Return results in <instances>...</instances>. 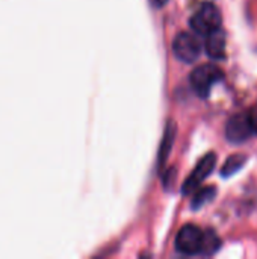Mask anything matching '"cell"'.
<instances>
[{"label":"cell","instance_id":"277c9868","mask_svg":"<svg viewBox=\"0 0 257 259\" xmlns=\"http://www.w3.org/2000/svg\"><path fill=\"white\" fill-rule=\"evenodd\" d=\"M203 237L204 232L198 226L186 225L179 231L176 237V249L188 256L200 255L203 249Z\"/></svg>","mask_w":257,"mask_h":259},{"label":"cell","instance_id":"52a82bcc","mask_svg":"<svg viewBox=\"0 0 257 259\" xmlns=\"http://www.w3.org/2000/svg\"><path fill=\"white\" fill-rule=\"evenodd\" d=\"M204 49H206V53L209 58H212L215 61L224 59V56H226V33L221 27L211 32L209 35H206Z\"/></svg>","mask_w":257,"mask_h":259},{"label":"cell","instance_id":"6da1fadb","mask_svg":"<svg viewBox=\"0 0 257 259\" xmlns=\"http://www.w3.org/2000/svg\"><path fill=\"white\" fill-rule=\"evenodd\" d=\"M224 79L223 70L215 64H203L195 67L189 74V83L198 97H208L212 87Z\"/></svg>","mask_w":257,"mask_h":259},{"label":"cell","instance_id":"3957f363","mask_svg":"<svg viewBox=\"0 0 257 259\" xmlns=\"http://www.w3.org/2000/svg\"><path fill=\"white\" fill-rule=\"evenodd\" d=\"M173 52L176 58L185 64H192L201 53V42L197 33L180 32L173 41Z\"/></svg>","mask_w":257,"mask_h":259},{"label":"cell","instance_id":"30bf717a","mask_svg":"<svg viewBox=\"0 0 257 259\" xmlns=\"http://www.w3.org/2000/svg\"><path fill=\"white\" fill-rule=\"evenodd\" d=\"M221 246V241L218 238V235L212 231H208L204 232V237H203V249H201V253L203 255H214Z\"/></svg>","mask_w":257,"mask_h":259},{"label":"cell","instance_id":"ba28073f","mask_svg":"<svg viewBox=\"0 0 257 259\" xmlns=\"http://www.w3.org/2000/svg\"><path fill=\"white\" fill-rule=\"evenodd\" d=\"M245 162H247V156L245 155H233V156H230L226 161L224 167L221 168V176L223 178L233 176L235 173H238L245 165Z\"/></svg>","mask_w":257,"mask_h":259},{"label":"cell","instance_id":"4fadbf2b","mask_svg":"<svg viewBox=\"0 0 257 259\" xmlns=\"http://www.w3.org/2000/svg\"><path fill=\"white\" fill-rule=\"evenodd\" d=\"M155 3H156L158 6H162L164 3H167V0H155Z\"/></svg>","mask_w":257,"mask_h":259},{"label":"cell","instance_id":"8992f818","mask_svg":"<svg viewBox=\"0 0 257 259\" xmlns=\"http://www.w3.org/2000/svg\"><path fill=\"white\" fill-rule=\"evenodd\" d=\"M251 135H253V131H251L247 115L236 114L226 124V137L233 144H241L247 141Z\"/></svg>","mask_w":257,"mask_h":259},{"label":"cell","instance_id":"7a4b0ae2","mask_svg":"<svg viewBox=\"0 0 257 259\" xmlns=\"http://www.w3.org/2000/svg\"><path fill=\"white\" fill-rule=\"evenodd\" d=\"M189 26L194 33L206 36L221 27V12L214 3H204L191 17Z\"/></svg>","mask_w":257,"mask_h":259},{"label":"cell","instance_id":"8fae6325","mask_svg":"<svg viewBox=\"0 0 257 259\" xmlns=\"http://www.w3.org/2000/svg\"><path fill=\"white\" fill-rule=\"evenodd\" d=\"M173 141H174V127H173V124H170L168 129H167V134H165L162 147H161V156H159L161 164H164V161L167 159V156L170 153V149L173 146Z\"/></svg>","mask_w":257,"mask_h":259},{"label":"cell","instance_id":"7c38bea8","mask_svg":"<svg viewBox=\"0 0 257 259\" xmlns=\"http://www.w3.org/2000/svg\"><path fill=\"white\" fill-rule=\"evenodd\" d=\"M247 117H248V123L251 126L253 134H257V105L251 108V111H250V114H247Z\"/></svg>","mask_w":257,"mask_h":259},{"label":"cell","instance_id":"5b68a950","mask_svg":"<svg viewBox=\"0 0 257 259\" xmlns=\"http://www.w3.org/2000/svg\"><path fill=\"white\" fill-rule=\"evenodd\" d=\"M215 162H217V155L215 153H208L206 156H203L201 161L194 168V171L185 181L183 188H182L183 194H191V193L197 191L201 187V184L209 178V175L214 171Z\"/></svg>","mask_w":257,"mask_h":259},{"label":"cell","instance_id":"9c48e42d","mask_svg":"<svg viewBox=\"0 0 257 259\" xmlns=\"http://www.w3.org/2000/svg\"><path fill=\"white\" fill-rule=\"evenodd\" d=\"M217 194V190L214 187H204L201 190H198L194 196V200H192V208L194 209H198L201 206H204L208 202H211Z\"/></svg>","mask_w":257,"mask_h":259}]
</instances>
